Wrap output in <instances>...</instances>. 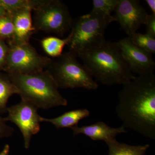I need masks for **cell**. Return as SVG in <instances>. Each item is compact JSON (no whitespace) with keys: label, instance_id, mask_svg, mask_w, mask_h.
I'll list each match as a JSON object with an SVG mask.
<instances>
[{"label":"cell","instance_id":"obj_1","mask_svg":"<svg viewBox=\"0 0 155 155\" xmlns=\"http://www.w3.org/2000/svg\"><path fill=\"white\" fill-rule=\"evenodd\" d=\"M122 126L155 140V75H139L123 85L116 107Z\"/></svg>","mask_w":155,"mask_h":155},{"label":"cell","instance_id":"obj_2","mask_svg":"<svg viewBox=\"0 0 155 155\" xmlns=\"http://www.w3.org/2000/svg\"><path fill=\"white\" fill-rule=\"evenodd\" d=\"M77 55L91 76L105 85H123L135 77L116 43L105 40Z\"/></svg>","mask_w":155,"mask_h":155},{"label":"cell","instance_id":"obj_3","mask_svg":"<svg viewBox=\"0 0 155 155\" xmlns=\"http://www.w3.org/2000/svg\"><path fill=\"white\" fill-rule=\"evenodd\" d=\"M8 74L21 100L38 109L47 110L68 104V101L60 93L54 79L47 69L31 74Z\"/></svg>","mask_w":155,"mask_h":155},{"label":"cell","instance_id":"obj_4","mask_svg":"<svg viewBox=\"0 0 155 155\" xmlns=\"http://www.w3.org/2000/svg\"><path fill=\"white\" fill-rule=\"evenodd\" d=\"M113 16H105L91 11L72 22L69 51L77 55L105 40L104 33L114 22Z\"/></svg>","mask_w":155,"mask_h":155},{"label":"cell","instance_id":"obj_5","mask_svg":"<svg viewBox=\"0 0 155 155\" xmlns=\"http://www.w3.org/2000/svg\"><path fill=\"white\" fill-rule=\"evenodd\" d=\"M77 57L70 51L64 53L55 60H52L47 70L59 88L97 89L98 84L85 67L77 61Z\"/></svg>","mask_w":155,"mask_h":155},{"label":"cell","instance_id":"obj_6","mask_svg":"<svg viewBox=\"0 0 155 155\" xmlns=\"http://www.w3.org/2000/svg\"><path fill=\"white\" fill-rule=\"evenodd\" d=\"M35 31L54 33L62 37L71 28L72 19L68 8L59 0H43L34 10Z\"/></svg>","mask_w":155,"mask_h":155},{"label":"cell","instance_id":"obj_7","mask_svg":"<svg viewBox=\"0 0 155 155\" xmlns=\"http://www.w3.org/2000/svg\"><path fill=\"white\" fill-rule=\"evenodd\" d=\"M9 51L3 71L8 74H28L47 69L52 59L42 56L29 43H8Z\"/></svg>","mask_w":155,"mask_h":155},{"label":"cell","instance_id":"obj_8","mask_svg":"<svg viewBox=\"0 0 155 155\" xmlns=\"http://www.w3.org/2000/svg\"><path fill=\"white\" fill-rule=\"evenodd\" d=\"M38 109L32 104L21 100L19 104L8 108V116L4 118L6 122H12L19 128L26 149L30 147L32 137L40 130L41 116L38 113Z\"/></svg>","mask_w":155,"mask_h":155},{"label":"cell","instance_id":"obj_9","mask_svg":"<svg viewBox=\"0 0 155 155\" xmlns=\"http://www.w3.org/2000/svg\"><path fill=\"white\" fill-rule=\"evenodd\" d=\"M113 17L128 36L137 32L148 14L138 0H119Z\"/></svg>","mask_w":155,"mask_h":155},{"label":"cell","instance_id":"obj_10","mask_svg":"<svg viewBox=\"0 0 155 155\" xmlns=\"http://www.w3.org/2000/svg\"><path fill=\"white\" fill-rule=\"evenodd\" d=\"M116 43L131 72L139 75L153 73L155 63L151 54L134 44L128 37Z\"/></svg>","mask_w":155,"mask_h":155},{"label":"cell","instance_id":"obj_11","mask_svg":"<svg viewBox=\"0 0 155 155\" xmlns=\"http://www.w3.org/2000/svg\"><path fill=\"white\" fill-rule=\"evenodd\" d=\"M31 12L30 9H23L9 14L14 23V33L12 38L8 41V43L14 45L29 43L31 37L35 31Z\"/></svg>","mask_w":155,"mask_h":155},{"label":"cell","instance_id":"obj_12","mask_svg":"<svg viewBox=\"0 0 155 155\" xmlns=\"http://www.w3.org/2000/svg\"><path fill=\"white\" fill-rule=\"evenodd\" d=\"M70 128L75 136L82 134L94 141L103 140L105 143L116 139L118 134L127 132L126 128L123 126L112 127L102 121H99L91 125L81 126L77 125Z\"/></svg>","mask_w":155,"mask_h":155},{"label":"cell","instance_id":"obj_13","mask_svg":"<svg viewBox=\"0 0 155 155\" xmlns=\"http://www.w3.org/2000/svg\"><path fill=\"white\" fill-rule=\"evenodd\" d=\"M90 114V111L87 109H77L66 112L61 116L52 119L41 117V121L51 123L58 129L71 128L77 125L81 120L89 117Z\"/></svg>","mask_w":155,"mask_h":155},{"label":"cell","instance_id":"obj_14","mask_svg":"<svg viewBox=\"0 0 155 155\" xmlns=\"http://www.w3.org/2000/svg\"><path fill=\"white\" fill-rule=\"evenodd\" d=\"M109 149L108 155H145L149 144L130 145L119 142L116 139L106 143Z\"/></svg>","mask_w":155,"mask_h":155},{"label":"cell","instance_id":"obj_15","mask_svg":"<svg viewBox=\"0 0 155 155\" xmlns=\"http://www.w3.org/2000/svg\"><path fill=\"white\" fill-rule=\"evenodd\" d=\"M72 33L64 39L54 36L45 38L41 41L42 48L49 57L58 58L63 54L66 45H69L72 38Z\"/></svg>","mask_w":155,"mask_h":155},{"label":"cell","instance_id":"obj_16","mask_svg":"<svg viewBox=\"0 0 155 155\" xmlns=\"http://www.w3.org/2000/svg\"><path fill=\"white\" fill-rule=\"evenodd\" d=\"M14 94H18V91L10 76L0 72V114L7 113V103Z\"/></svg>","mask_w":155,"mask_h":155},{"label":"cell","instance_id":"obj_17","mask_svg":"<svg viewBox=\"0 0 155 155\" xmlns=\"http://www.w3.org/2000/svg\"><path fill=\"white\" fill-rule=\"evenodd\" d=\"M43 0H0V5L4 7L7 14H10L16 11L30 9L35 10L41 4Z\"/></svg>","mask_w":155,"mask_h":155},{"label":"cell","instance_id":"obj_18","mask_svg":"<svg viewBox=\"0 0 155 155\" xmlns=\"http://www.w3.org/2000/svg\"><path fill=\"white\" fill-rule=\"evenodd\" d=\"M134 44L150 54L155 53V37L146 33L144 34L137 32L128 37Z\"/></svg>","mask_w":155,"mask_h":155},{"label":"cell","instance_id":"obj_19","mask_svg":"<svg viewBox=\"0 0 155 155\" xmlns=\"http://www.w3.org/2000/svg\"><path fill=\"white\" fill-rule=\"evenodd\" d=\"M119 0H93L91 12L105 16H111L115 11Z\"/></svg>","mask_w":155,"mask_h":155},{"label":"cell","instance_id":"obj_20","mask_svg":"<svg viewBox=\"0 0 155 155\" xmlns=\"http://www.w3.org/2000/svg\"><path fill=\"white\" fill-rule=\"evenodd\" d=\"M14 33V25L10 15H7L0 17V38L10 40Z\"/></svg>","mask_w":155,"mask_h":155},{"label":"cell","instance_id":"obj_21","mask_svg":"<svg viewBox=\"0 0 155 155\" xmlns=\"http://www.w3.org/2000/svg\"><path fill=\"white\" fill-rule=\"evenodd\" d=\"M9 51V46L5 40L0 38V72L5 65L6 59Z\"/></svg>","mask_w":155,"mask_h":155},{"label":"cell","instance_id":"obj_22","mask_svg":"<svg viewBox=\"0 0 155 155\" xmlns=\"http://www.w3.org/2000/svg\"><path fill=\"white\" fill-rule=\"evenodd\" d=\"M4 118L0 116V137H8L11 136L14 131V128L6 124Z\"/></svg>","mask_w":155,"mask_h":155},{"label":"cell","instance_id":"obj_23","mask_svg":"<svg viewBox=\"0 0 155 155\" xmlns=\"http://www.w3.org/2000/svg\"><path fill=\"white\" fill-rule=\"evenodd\" d=\"M144 24L146 27V33L155 37V15L148 14Z\"/></svg>","mask_w":155,"mask_h":155},{"label":"cell","instance_id":"obj_24","mask_svg":"<svg viewBox=\"0 0 155 155\" xmlns=\"http://www.w3.org/2000/svg\"><path fill=\"white\" fill-rule=\"evenodd\" d=\"M145 2L152 12V14L155 15V0H146Z\"/></svg>","mask_w":155,"mask_h":155},{"label":"cell","instance_id":"obj_25","mask_svg":"<svg viewBox=\"0 0 155 155\" xmlns=\"http://www.w3.org/2000/svg\"><path fill=\"white\" fill-rule=\"evenodd\" d=\"M10 152V146L6 144L4 147L2 151L0 153V155H9Z\"/></svg>","mask_w":155,"mask_h":155},{"label":"cell","instance_id":"obj_26","mask_svg":"<svg viewBox=\"0 0 155 155\" xmlns=\"http://www.w3.org/2000/svg\"><path fill=\"white\" fill-rule=\"evenodd\" d=\"M7 14H8L4 7L2 5H0V17H3V16L7 15Z\"/></svg>","mask_w":155,"mask_h":155}]
</instances>
